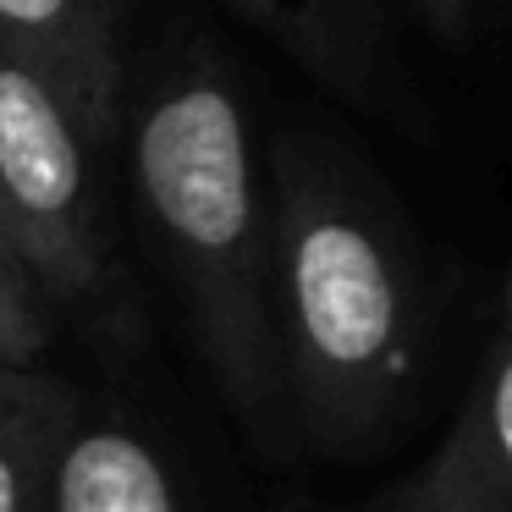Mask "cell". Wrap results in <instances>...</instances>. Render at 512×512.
Instances as JSON below:
<instances>
[{
  "label": "cell",
  "instance_id": "cell-1",
  "mask_svg": "<svg viewBox=\"0 0 512 512\" xmlns=\"http://www.w3.org/2000/svg\"><path fill=\"white\" fill-rule=\"evenodd\" d=\"M276 353L292 441L353 463L413 424L441 347V270L386 171L320 116L265 133Z\"/></svg>",
  "mask_w": 512,
  "mask_h": 512
},
{
  "label": "cell",
  "instance_id": "cell-2",
  "mask_svg": "<svg viewBox=\"0 0 512 512\" xmlns=\"http://www.w3.org/2000/svg\"><path fill=\"white\" fill-rule=\"evenodd\" d=\"M116 138L138 215L177 281L226 408L265 452H292L270 292L265 127L237 56L182 6L138 23Z\"/></svg>",
  "mask_w": 512,
  "mask_h": 512
},
{
  "label": "cell",
  "instance_id": "cell-3",
  "mask_svg": "<svg viewBox=\"0 0 512 512\" xmlns=\"http://www.w3.org/2000/svg\"><path fill=\"white\" fill-rule=\"evenodd\" d=\"M100 155L105 138L61 83L0 45V232L45 303L83 298L105 276Z\"/></svg>",
  "mask_w": 512,
  "mask_h": 512
},
{
  "label": "cell",
  "instance_id": "cell-4",
  "mask_svg": "<svg viewBox=\"0 0 512 512\" xmlns=\"http://www.w3.org/2000/svg\"><path fill=\"white\" fill-rule=\"evenodd\" d=\"M221 12L248 23L276 45L314 89L336 105L430 144L435 116L408 61V34L386 0H215Z\"/></svg>",
  "mask_w": 512,
  "mask_h": 512
},
{
  "label": "cell",
  "instance_id": "cell-5",
  "mask_svg": "<svg viewBox=\"0 0 512 512\" xmlns=\"http://www.w3.org/2000/svg\"><path fill=\"white\" fill-rule=\"evenodd\" d=\"M138 23L144 0H0V45L50 72L105 144H116Z\"/></svg>",
  "mask_w": 512,
  "mask_h": 512
},
{
  "label": "cell",
  "instance_id": "cell-6",
  "mask_svg": "<svg viewBox=\"0 0 512 512\" xmlns=\"http://www.w3.org/2000/svg\"><path fill=\"white\" fill-rule=\"evenodd\" d=\"M386 501L397 512H512V331H496L441 446Z\"/></svg>",
  "mask_w": 512,
  "mask_h": 512
},
{
  "label": "cell",
  "instance_id": "cell-7",
  "mask_svg": "<svg viewBox=\"0 0 512 512\" xmlns=\"http://www.w3.org/2000/svg\"><path fill=\"white\" fill-rule=\"evenodd\" d=\"M50 512H188V496L166 452L138 424L78 402L50 485Z\"/></svg>",
  "mask_w": 512,
  "mask_h": 512
},
{
  "label": "cell",
  "instance_id": "cell-8",
  "mask_svg": "<svg viewBox=\"0 0 512 512\" xmlns=\"http://www.w3.org/2000/svg\"><path fill=\"white\" fill-rule=\"evenodd\" d=\"M78 397L45 369H0V512H50Z\"/></svg>",
  "mask_w": 512,
  "mask_h": 512
},
{
  "label": "cell",
  "instance_id": "cell-9",
  "mask_svg": "<svg viewBox=\"0 0 512 512\" xmlns=\"http://www.w3.org/2000/svg\"><path fill=\"white\" fill-rule=\"evenodd\" d=\"M408 39H424L446 61L485 67L512 61V0H386Z\"/></svg>",
  "mask_w": 512,
  "mask_h": 512
},
{
  "label": "cell",
  "instance_id": "cell-10",
  "mask_svg": "<svg viewBox=\"0 0 512 512\" xmlns=\"http://www.w3.org/2000/svg\"><path fill=\"white\" fill-rule=\"evenodd\" d=\"M50 342V309L23 265H0V369L39 364Z\"/></svg>",
  "mask_w": 512,
  "mask_h": 512
},
{
  "label": "cell",
  "instance_id": "cell-11",
  "mask_svg": "<svg viewBox=\"0 0 512 512\" xmlns=\"http://www.w3.org/2000/svg\"><path fill=\"white\" fill-rule=\"evenodd\" d=\"M496 331H512V259H507V270H501V325Z\"/></svg>",
  "mask_w": 512,
  "mask_h": 512
},
{
  "label": "cell",
  "instance_id": "cell-12",
  "mask_svg": "<svg viewBox=\"0 0 512 512\" xmlns=\"http://www.w3.org/2000/svg\"><path fill=\"white\" fill-rule=\"evenodd\" d=\"M0 265H23V259L12 254V243H6V237H0Z\"/></svg>",
  "mask_w": 512,
  "mask_h": 512
},
{
  "label": "cell",
  "instance_id": "cell-13",
  "mask_svg": "<svg viewBox=\"0 0 512 512\" xmlns=\"http://www.w3.org/2000/svg\"><path fill=\"white\" fill-rule=\"evenodd\" d=\"M358 512H397V507H391V501H386V496H380V501H375V507H358Z\"/></svg>",
  "mask_w": 512,
  "mask_h": 512
},
{
  "label": "cell",
  "instance_id": "cell-14",
  "mask_svg": "<svg viewBox=\"0 0 512 512\" xmlns=\"http://www.w3.org/2000/svg\"><path fill=\"white\" fill-rule=\"evenodd\" d=\"M0 237H6V232H0Z\"/></svg>",
  "mask_w": 512,
  "mask_h": 512
}]
</instances>
